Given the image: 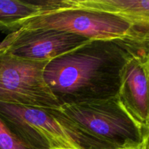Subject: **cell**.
<instances>
[{
	"label": "cell",
	"mask_w": 149,
	"mask_h": 149,
	"mask_svg": "<svg viewBox=\"0 0 149 149\" xmlns=\"http://www.w3.org/2000/svg\"><path fill=\"white\" fill-rule=\"evenodd\" d=\"M148 46V33L91 40L47 63L44 77L60 106L117 97L124 66Z\"/></svg>",
	"instance_id": "6da1fadb"
},
{
	"label": "cell",
	"mask_w": 149,
	"mask_h": 149,
	"mask_svg": "<svg viewBox=\"0 0 149 149\" xmlns=\"http://www.w3.org/2000/svg\"><path fill=\"white\" fill-rule=\"evenodd\" d=\"M0 118L29 149H115L81 129L61 109L0 102Z\"/></svg>",
	"instance_id": "7a4b0ae2"
},
{
	"label": "cell",
	"mask_w": 149,
	"mask_h": 149,
	"mask_svg": "<svg viewBox=\"0 0 149 149\" xmlns=\"http://www.w3.org/2000/svg\"><path fill=\"white\" fill-rule=\"evenodd\" d=\"M63 113L90 135L115 149H131L149 138L125 111L117 97L95 103L68 105Z\"/></svg>",
	"instance_id": "3957f363"
},
{
	"label": "cell",
	"mask_w": 149,
	"mask_h": 149,
	"mask_svg": "<svg viewBox=\"0 0 149 149\" xmlns=\"http://www.w3.org/2000/svg\"><path fill=\"white\" fill-rule=\"evenodd\" d=\"M46 29L62 31L90 40H105L148 33L143 28L116 15L87 9H68L39 15L18 22L10 29ZM9 30V31H10Z\"/></svg>",
	"instance_id": "277c9868"
},
{
	"label": "cell",
	"mask_w": 149,
	"mask_h": 149,
	"mask_svg": "<svg viewBox=\"0 0 149 149\" xmlns=\"http://www.w3.org/2000/svg\"><path fill=\"white\" fill-rule=\"evenodd\" d=\"M47 63L25 60L0 50V102L61 109L44 77Z\"/></svg>",
	"instance_id": "5b68a950"
},
{
	"label": "cell",
	"mask_w": 149,
	"mask_h": 149,
	"mask_svg": "<svg viewBox=\"0 0 149 149\" xmlns=\"http://www.w3.org/2000/svg\"><path fill=\"white\" fill-rule=\"evenodd\" d=\"M90 41L62 31L23 29L9 33L0 43V50L25 60L49 62Z\"/></svg>",
	"instance_id": "8992f818"
},
{
	"label": "cell",
	"mask_w": 149,
	"mask_h": 149,
	"mask_svg": "<svg viewBox=\"0 0 149 149\" xmlns=\"http://www.w3.org/2000/svg\"><path fill=\"white\" fill-rule=\"evenodd\" d=\"M148 46L130 57L124 66L117 97L130 116L149 131Z\"/></svg>",
	"instance_id": "52a82bcc"
},
{
	"label": "cell",
	"mask_w": 149,
	"mask_h": 149,
	"mask_svg": "<svg viewBox=\"0 0 149 149\" xmlns=\"http://www.w3.org/2000/svg\"><path fill=\"white\" fill-rule=\"evenodd\" d=\"M71 7L103 12L123 17L136 26L148 28V0H71Z\"/></svg>",
	"instance_id": "ba28073f"
},
{
	"label": "cell",
	"mask_w": 149,
	"mask_h": 149,
	"mask_svg": "<svg viewBox=\"0 0 149 149\" xmlns=\"http://www.w3.org/2000/svg\"><path fill=\"white\" fill-rule=\"evenodd\" d=\"M40 14L31 0H0V29L9 31L18 22Z\"/></svg>",
	"instance_id": "9c48e42d"
},
{
	"label": "cell",
	"mask_w": 149,
	"mask_h": 149,
	"mask_svg": "<svg viewBox=\"0 0 149 149\" xmlns=\"http://www.w3.org/2000/svg\"><path fill=\"white\" fill-rule=\"evenodd\" d=\"M0 149H29L0 118Z\"/></svg>",
	"instance_id": "30bf717a"
},
{
	"label": "cell",
	"mask_w": 149,
	"mask_h": 149,
	"mask_svg": "<svg viewBox=\"0 0 149 149\" xmlns=\"http://www.w3.org/2000/svg\"><path fill=\"white\" fill-rule=\"evenodd\" d=\"M148 138H146V139L144 140L139 146H138L137 147L131 149H149V146H148Z\"/></svg>",
	"instance_id": "8fae6325"
}]
</instances>
